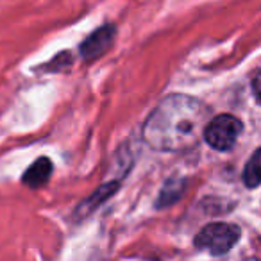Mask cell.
Returning a JSON list of instances; mask_svg holds the SVG:
<instances>
[{"label": "cell", "instance_id": "cell-2", "mask_svg": "<svg viewBox=\"0 0 261 261\" xmlns=\"http://www.w3.org/2000/svg\"><path fill=\"white\" fill-rule=\"evenodd\" d=\"M240 240V227L225 222H213L202 227L195 236V247L207 250L213 256H222L229 252Z\"/></svg>", "mask_w": 261, "mask_h": 261}, {"label": "cell", "instance_id": "cell-1", "mask_svg": "<svg viewBox=\"0 0 261 261\" xmlns=\"http://www.w3.org/2000/svg\"><path fill=\"white\" fill-rule=\"evenodd\" d=\"M210 109L195 97L172 93L154 108L143 123V140L152 149L181 152L199 143L210 122Z\"/></svg>", "mask_w": 261, "mask_h": 261}, {"label": "cell", "instance_id": "cell-8", "mask_svg": "<svg viewBox=\"0 0 261 261\" xmlns=\"http://www.w3.org/2000/svg\"><path fill=\"white\" fill-rule=\"evenodd\" d=\"M185 192V181L182 179H170L165 185V190L161 192L160 199H158V207L161 206H170L172 202L179 199Z\"/></svg>", "mask_w": 261, "mask_h": 261}, {"label": "cell", "instance_id": "cell-7", "mask_svg": "<svg viewBox=\"0 0 261 261\" xmlns=\"http://www.w3.org/2000/svg\"><path fill=\"white\" fill-rule=\"evenodd\" d=\"M243 182L250 190L261 185V147L254 150L250 160L247 161L245 170H243Z\"/></svg>", "mask_w": 261, "mask_h": 261}, {"label": "cell", "instance_id": "cell-9", "mask_svg": "<svg viewBox=\"0 0 261 261\" xmlns=\"http://www.w3.org/2000/svg\"><path fill=\"white\" fill-rule=\"evenodd\" d=\"M252 91H254L256 100L261 104V70H257L256 75H254V79H252Z\"/></svg>", "mask_w": 261, "mask_h": 261}, {"label": "cell", "instance_id": "cell-4", "mask_svg": "<svg viewBox=\"0 0 261 261\" xmlns=\"http://www.w3.org/2000/svg\"><path fill=\"white\" fill-rule=\"evenodd\" d=\"M115 34H116V27L111 25V23L102 25L100 29H97L93 34H90V36L81 43V56H83V59L93 61V59L100 58L109 48V45L113 43Z\"/></svg>", "mask_w": 261, "mask_h": 261}, {"label": "cell", "instance_id": "cell-6", "mask_svg": "<svg viewBox=\"0 0 261 261\" xmlns=\"http://www.w3.org/2000/svg\"><path fill=\"white\" fill-rule=\"evenodd\" d=\"M116 190H118V182L113 181V182H108V185L100 186L98 190H95V193L90 197V199H86L83 204L79 206V210L75 211V217L79 218H86L90 213H93L95 210H97L100 204H104L106 200L109 199V197H113L116 193Z\"/></svg>", "mask_w": 261, "mask_h": 261}, {"label": "cell", "instance_id": "cell-3", "mask_svg": "<svg viewBox=\"0 0 261 261\" xmlns=\"http://www.w3.org/2000/svg\"><path fill=\"white\" fill-rule=\"evenodd\" d=\"M243 129V123L232 115H220L211 118L206 123L202 133V138L215 150H231L234 143L238 142L240 133Z\"/></svg>", "mask_w": 261, "mask_h": 261}, {"label": "cell", "instance_id": "cell-5", "mask_svg": "<svg viewBox=\"0 0 261 261\" xmlns=\"http://www.w3.org/2000/svg\"><path fill=\"white\" fill-rule=\"evenodd\" d=\"M52 161L48 158H38L33 165L25 170L23 174L22 181L23 185H27L29 188L36 190V188H41L48 182L50 179V174H52Z\"/></svg>", "mask_w": 261, "mask_h": 261}]
</instances>
